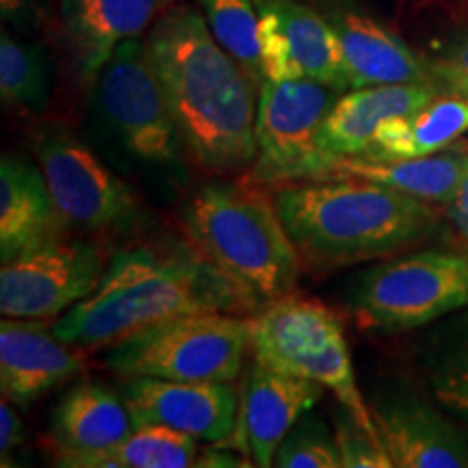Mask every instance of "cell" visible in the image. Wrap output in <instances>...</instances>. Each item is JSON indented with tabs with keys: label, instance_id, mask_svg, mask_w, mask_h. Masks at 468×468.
Segmentation results:
<instances>
[{
	"label": "cell",
	"instance_id": "cell-10",
	"mask_svg": "<svg viewBox=\"0 0 468 468\" xmlns=\"http://www.w3.org/2000/svg\"><path fill=\"white\" fill-rule=\"evenodd\" d=\"M341 91L313 79L262 80L256 111L251 180L284 185L308 180L321 165L319 133Z\"/></svg>",
	"mask_w": 468,
	"mask_h": 468
},
{
	"label": "cell",
	"instance_id": "cell-13",
	"mask_svg": "<svg viewBox=\"0 0 468 468\" xmlns=\"http://www.w3.org/2000/svg\"><path fill=\"white\" fill-rule=\"evenodd\" d=\"M256 11L265 79H313L349 91L341 39L330 20L297 0H256Z\"/></svg>",
	"mask_w": 468,
	"mask_h": 468
},
{
	"label": "cell",
	"instance_id": "cell-18",
	"mask_svg": "<svg viewBox=\"0 0 468 468\" xmlns=\"http://www.w3.org/2000/svg\"><path fill=\"white\" fill-rule=\"evenodd\" d=\"M68 224L52 200L39 165L5 152L0 159V261L9 262L66 239Z\"/></svg>",
	"mask_w": 468,
	"mask_h": 468
},
{
	"label": "cell",
	"instance_id": "cell-22",
	"mask_svg": "<svg viewBox=\"0 0 468 468\" xmlns=\"http://www.w3.org/2000/svg\"><path fill=\"white\" fill-rule=\"evenodd\" d=\"M468 152L442 150L406 161H371L365 156H336L319 165L308 180L354 178L403 191L430 204H449L464 174Z\"/></svg>",
	"mask_w": 468,
	"mask_h": 468
},
{
	"label": "cell",
	"instance_id": "cell-5",
	"mask_svg": "<svg viewBox=\"0 0 468 468\" xmlns=\"http://www.w3.org/2000/svg\"><path fill=\"white\" fill-rule=\"evenodd\" d=\"M251 354L273 371L332 390L336 401L378 436L368 401L356 382L345 324L325 303L292 292L265 303L251 319Z\"/></svg>",
	"mask_w": 468,
	"mask_h": 468
},
{
	"label": "cell",
	"instance_id": "cell-20",
	"mask_svg": "<svg viewBox=\"0 0 468 468\" xmlns=\"http://www.w3.org/2000/svg\"><path fill=\"white\" fill-rule=\"evenodd\" d=\"M137 430L124 395L102 382L74 384L57 403L48 449L57 464L74 455L117 447Z\"/></svg>",
	"mask_w": 468,
	"mask_h": 468
},
{
	"label": "cell",
	"instance_id": "cell-24",
	"mask_svg": "<svg viewBox=\"0 0 468 468\" xmlns=\"http://www.w3.org/2000/svg\"><path fill=\"white\" fill-rule=\"evenodd\" d=\"M414 358L430 393L468 420V306L427 325L414 345Z\"/></svg>",
	"mask_w": 468,
	"mask_h": 468
},
{
	"label": "cell",
	"instance_id": "cell-2",
	"mask_svg": "<svg viewBox=\"0 0 468 468\" xmlns=\"http://www.w3.org/2000/svg\"><path fill=\"white\" fill-rule=\"evenodd\" d=\"M193 313H259L254 302L189 241L117 251L98 289L63 313L55 335L76 349L113 347Z\"/></svg>",
	"mask_w": 468,
	"mask_h": 468
},
{
	"label": "cell",
	"instance_id": "cell-19",
	"mask_svg": "<svg viewBox=\"0 0 468 468\" xmlns=\"http://www.w3.org/2000/svg\"><path fill=\"white\" fill-rule=\"evenodd\" d=\"M438 96L441 90L434 83L376 85L341 93L321 126V163L336 156H362L384 122L417 113Z\"/></svg>",
	"mask_w": 468,
	"mask_h": 468
},
{
	"label": "cell",
	"instance_id": "cell-3",
	"mask_svg": "<svg viewBox=\"0 0 468 468\" xmlns=\"http://www.w3.org/2000/svg\"><path fill=\"white\" fill-rule=\"evenodd\" d=\"M273 204L302 265L336 269L425 243L441 224L430 202L354 178L292 180Z\"/></svg>",
	"mask_w": 468,
	"mask_h": 468
},
{
	"label": "cell",
	"instance_id": "cell-23",
	"mask_svg": "<svg viewBox=\"0 0 468 468\" xmlns=\"http://www.w3.org/2000/svg\"><path fill=\"white\" fill-rule=\"evenodd\" d=\"M468 133V101L441 93L412 115L384 122L365 152L371 161H406L442 152Z\"/></svg>",
	"mask_w": 468,
	"mask_h": 468
},
{
	"label": "cell",
	"instance_id": "cell-29",
	"mask_svg": "<svg viewBox=\"0 0 468 468\" xmlns=\"http://www.w3.org/2000/svg\"><path fill=\"white\" fill-rule=\"evenodd\" d=\"M332 417L343 468H395L379 438L371 434L343 403H336Z\"/></svg>",
	"mask_w": 468,
	"mask_h": 468
},
{
	"label": "cell",
	"instance_id": "cell-27",
	"mask_svg": "<svg viewBox=\"0 0 468 468\" xmlns=\"http://www.w3.org/2000/svg\"><path fill=\"white\" fill-rule=\"evenodd\" d=\"M215 39L241 63L256 85H262L256 0H196Z\"/></svg>",
	"mask_w": 468,
	"mask_h": 468
},
{
	"label": "cell",
	"instance_id": "cell-11",
	"mask_svg": "<svg viewBox=\"0 0 468 468\" xmlns=\"http://www.w3.org/2000/svg\"><path fill=\"white\" fill-rule=\"evenodd\" d=\"M107 271L90 239H58L3 262L0 313L11 319H55L90 297Z\"/></svg>",
	"mask_w": 468,
	"mask_h": 468
},
{
	"label": "cell",
	"instance_id": "cell-28",
	"mask_svg": "<svg viewBox=\"0 0 468 468\" xmlns=\"http://www.w3.org/2000/svg\"><path fill=\"white\" fill-rule=\"evenodd\" d=\"M273 466L280 468H343L335 431L313 408L306 410L280 442Z\"/></svg>",
	"mask_w": 468,
	"mask_h": 468
},
{
	"label": "cell",
	"instance_id": "cell-7",
	"mask_svg": "<svg viewBox=\"0 0 468 468\" xmlns=\"http://www.w3.org/2000/svg\"><path fill=\"white\" fill-rule=\"evenodd\" d=\"M250 349V317L193 313L145 327L109 347L107 367L124 378L234 382Z\"/></svg>",
	"mask_w": 468,
	"mask_h": 468
},
{
	"label": "cell",
	"instance_id": "cell-32",
	"mask_svg": "<svg viewBox=\"0 0 468 468\" xmlns=\"http://www.w3.org/2000/svg\"><path fill=\"white\" fill-rule=\"evenodd\" d=\"M444 219L452 226L455 237H460L462 241H468V154L458 191H455L452 202L444 204Z\"/></svg>",
	"mask_w": 468,
	"mask_h": 468
},
{
	"label": "cell",
	"instance_id": "cell-33",
	"mask_svg": "<svg viewBox=\"0 0 468 468\" xmlns=\"http://www.w3.org/2000/svg\"><path fill=\"white\" fill-rule=\"evenodd\" d=\"M196 466L202 468H241V466H254L248 455H237L234 452H224V449H204L197 453Z\"/></svg>",
	"mask_w": 468,
	"mask_h": 468
},
{
	"label": "cell",
	"instance_id": "cell-1",
	"mask_svg": "<svg viewBox=\"0 0 468 468\" xmlns=\"http://www.w3.org/2000/svg\"><path fill=\"white\" fill-rule=\"evenodd\" d=\"M148 44L185 156L202 172L230 176L256 161V83L191 5H172Z\"/></svg>",
	"mask_w": 468,
	"mask_h": 468
},
{
	"label": "cell",
	"instance_id": "cell-6",
	"mask_svg": "<svg viewBox=\"0 0 468 468\" xmlns=\"http://www.w3.org/2000/svg\"><path fill=\"white\" fill-rule=\"evenodd\" d=\"M347 303L367 332L427 327L468 306V251L423 250L376 262L351 280Z\"/></svg>",
	"mask_w": 468,
	"mask_h": 468
},
{
	"label": "cell",
	"instance_id": "cell-8",
	"mask_svg": "<svg viewBox=\"0 0 468 468\" xmlns=\"http://www.w3.org/2000/svg\"><path fill=\"white\" fill-rule=\"evenodd\" d=\"M93 111L117 150L134 165H183V142L148 39L133 37L117 46L93 80Z\"/></svg>",
	"mask_w": 468,
	"mask_h": 468
},
{
	"label": "cell",
	"instance_id": "cell-16",
	"mask_svg": "<svg viewBox=\"0 0 468 468\" xmlns=\"http://www.w3.org/2000/svg\"><path fill=\"white\" fill-rule=\"evenodd\" d=\"M174 0H63L61 35L79 83L93 85L117 46L142 37Z\"/></svg>",
	"mask_w": 468,
	"mask_h": 468
},
{
	"label": "cell",
	"instance_id": "cell-31",
	"mask_svg": "<svg viewBox=\"0 0 468 468\" xmlns=\"http://www.w3.org/2000/svg\"><path fill=\"white\" fill-rule=\"evenodd\" d=\"M14 406L16 403L9 399L0 403V460H3L0 464L3 466L11 464L16 449H20L25 442V423Z\"/></svg>",
	"mask_w": 468,
	"mask_h": 468
},
{
	"label": "cell",
	"instance_id": "cell-17",
	"mask_svg": "<svg viewBox=\"0 0 468 468\" xmlns=\"http://www.w3.org/2000/svg\"><path fill=\"white\" fill-rule=\"evenodd\" d=\"M85 360L55 335L50 319H11L0 324V388L16 406L28 408L55 386L83 373Z\"/></svg>",
	"mask_w": 468,
	"mask_h": 468
},
{
	"label": "cell",
	"instance_id": "cell-25",
	"mask_svg": "<svg viewBox=\"0 0 468 468\" xmlns=\"http://www.w3.org/2000/svg\"><path fill=\"white\" fill-rule=\"evenodd\" d=\"M196 438L165 425H142L117 447L74 455L66 468H186L196 466Z\"/></svg>",
	"mask_w": 468,
	"mask_h": 468
},
{
	"label": "cell",
	"instance_id": "cell-9",
	"mask_svg": "<svg viewBox=\"0 0 468 468\" xmlns=\"http://www.w3.org/2000/svg\"><path fill=\"white\" fill-rule=\"evenodd\" d=\"M31 145L68 228L122 234L145 224V210L137 193L69 128L37 126Z\"/></svg>",
	"mask_w": 468,
	"mask_h": 468
},
{
	"label": "cell",
	"instance_id": "cell-4",
	"mask_svg": "<svg viewBox=\"0 0 468 468\" xmlns=\"http://www.w3.org/2000/svg\"><path fill=\"white\" fill-rule=\"evenodd\" d=\"M193 248L262 308L292 292L302 261L273 197L254 183H207L183 207Z\"/></svg>",
	"mask_w": 468,
	"mask_h": 468
},
{
	"label": "cell",
	"instance_id": "cell-14",
	"mask_svg": "<svg viewBox=\"0 0 468 468\" xmlns=\"http://www.w3.org/2000/svg\"><path fill=\"white\" fill-rule=\"evenodd\" d=\"M122 395L137 427L165 425L219 444L232 436L239 395L232 382H174L159 378H128Z\"/></svg>",
	"mask_w": 468,
	"mask_h": 468
},
{
	"label": "cell",
	"instance_id": "cell-21",
	"mask_svg": "<svg viewBox=\"0 0 468 468\" xmlns=\"http://www.w3.org/2000/svg\"><path fill=\"white\" fill-rule=\"evenodd\" d=\"M330 22L341 39L349 90L431 83L427 58L419 57L390 28L354 11H336Z\"/></svg>",
	"mask_w": 468,
	"mask_h": 468
},
{
	"label": "cell",
	"instance_id": "cell-12",
	"mask_svg": "<svg viewBox=\"0 0 468 468\" xmlns=\"http://www.w3.org/2000/svg\"><path fill=\"white\" fill-rule=\"evenodd\" d=\"M368 410L395 468H468V431L434 395L386 382L373 390Z\"/></svg>",
	"mask_w": 468,
	"mask_h": 468
},
{
	"label": "cell",
	"instance_id": "cell-30",
	"mask_svg": "<svg viewBox=\"0 0 468 468\" xmlns=\"http://www.w3.org/2000/svg\"><path fill=\"white\" fill-rule=\"evenodd\" d=\"M427 63L431 83L441 93H453L468 101V28L444 42Z\"/></svg>",
	"mask_w": 468,
	"mask_h": 468
},
{
	"label": "cell",
	"instance_id": "cell-26",
	"mask_svg": "<svg viewBox=\"0 0 468 468\" xmlns=\"http://www.w3.org/2000/svg\"><path fill=\"white\" fill-rule=\"evenodd\" d=\"M0 98L9 109L42 111L50 101V72L44 50L0 35Z\"/></svg>",
	"mask_w": 468,
	"mask_h": 468
},
{
	"label": "cell",
	"instance_id": "cell-15",
	"mask_svg": "<svg viewBox=\"0 0 468 468\" xmlns=\"http://www.w3.org/2000/svg\"><path fill=\"white\" fill-rule=\"evenodd\" d=\"M324 386L273 371L254 360L239 397V417L232 436L221 447L239 449L254 466H273L286 431L324 397Z\"/></svg>",
	"mask_w": 468,
	"mask_h": 468
}]
</instances>
